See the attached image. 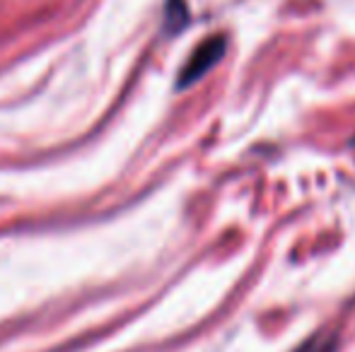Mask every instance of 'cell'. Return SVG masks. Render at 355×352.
<instances>
[{"instance_id":"6da1fadb","label":"cell","mask_w":355,"mask_h":352,"mask_svg":"<svg viewBox=\"0 0 355 352\" xmlns=\"http://www.w3.org/2000/svg\"><path fill=\"white\" fill-rule=\"evenodd\" d=\"M225 51H227V41H225V37L206 39V41H203L201 46H198L196 51L189 56L184 71L179 73L177 85L179 87H189V85H193L196 80H201V77L206 75L211 68L218 66L220 58L225 56Z\"/></svg>"},{"instance_id":"7a4b0ae2","label":"cell","mask_w":355,"mask_h":352,"mask_svg":"<svg viewBox=\"0 0 355 352\" xmlns=\"http://www.w3.org/2000/svg\"><path fill=\"white\" fill-rule=\"evenodd\" d=\"M334 350H336V335L331 331H324V333H317L309 340H304L295 352H334Z\"/></svg>"}]
</instances>
